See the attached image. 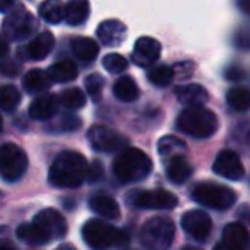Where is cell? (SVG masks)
Returning a JSON list of instances; mask_svg holds the SVG:
<instances>
[{
    "mask_svg": "<svg viewBox=\"0 0 250 250\" xmlns=\"http://www.w3.org/2000/svg\"><path fill=\"white\" fill-rule=\"evenodd\" d=\"M87 165V160L77 151H62L50 167V184L62 188L79 187L86 180Z\"/></svg>",
    "mask_w": 250,
    "mask_h": 250,
    "instance_id": "1",
    "label": "cell"
},
{
    "mask_svg": "<svg viewBox=\"0 0 250 250\" xmlns=\"http://www.w3.org/2000/svg\"><path fill=\"white\" fill-rule=\"evenodd\" d=\"M153 170L151 158L137 147H125L113 161V173L122 184L144 180Z\"/></svg>",
    "mask_w": 250,
    "mask_h": 250,
    "instance_id": "2",
    "label": "cell"
},
{
    "mask_svg": "<svg viewBox=\"0 0 250 250\" xmlns=\"http://www.w3.org/2000/svg\"><path fill=\"white\" fill-rule=\"evenodd\" d=\"M177 129L190 137L206 139L218 130V117L206 106H187L178 115Z\"/></svg>",
    "mask_w": 250,
    "mask_h": 250,
    "instance_id": "3",
    "label": "cell"
},
{
    "mask_svg": "<svg viewBox=\"0 0 250 250\" xmlns=\"http://www.w3.org/2000/svg\"><path fill=\"white\" fill-rule=\"evenodd\" d=\"M83 238L93 249H108L122 247L129 242V235L124 229H118L101 219H89L83 226Z\"/></svg>",
    "mask_w": 250,
    "mask_h": 250,
    "instance_id": "4",
    "label": "cell"
},
{
    "mask_svg": "<svg viewBox=\"0 0 250 250\" xmlns=\"http://www.w3.org/2000/svg\"><path fill=\"white\" fill-rule=\"evenodd\" d=\"M175 238V225L170 218L156 216L141 229V242L147 250H168Z\"/></svg>",
    "mask_w": 250,
    "mask_h": 250,
    "instance_id": "5",
    "label": "cell"
},
{
    "mask_svg": "<svg viewBox=\"0 0 250 250\" xmlns=\"http://www.w3.org/2000/svg\"><path fill=\"white\" fill-rule=\"evenodd\" d=\"M192 199L197 204H202L204 208L218 209L225 211L229 209L236 202V194L229 187L212 182H202L192 188Z\"/></svg>",
    "mask_w": 250,
    "mask_h": 250,
    "instance_id": "6",
    "label": "cell"
},
{
    "mask_svg": "<svg viewBox=\"0 0 250 250\" xmlns=\"http://www.w3.org/2000/svg\"><path fill=\"white\" fill-rule=\"evenodd\" d=\"M28 154L21 146L5 143L0 146V177L5 182H18L28 170Z\"/></svg>",
    "mask_w": 250,
    "mask_h": 250,
    "instance_id": "7",
    "label": "cell"
},
{
    "mask_svg": "<svg viewBox=\"0 0 250 250\" xmlns=\"http://www.w3.org/2000/svg\"><path fill=\"white\" fill-rule=\"evenodd\" d=\"M87 141H89V146L100 153H120L129 144V141L122 134L104 125H93L87 130Z\"/></svg>",
    "mask_w": 250,
    "mask_h": 250,
    "instance_id": "8",
    "label": "cell"
},
{
    "mask_svg": "<svg viewBox=\"0 0 250 250\" xmlns=\"http://www.w3.org/2000/svg\"><path fill=\"white\" fill-rule=\"evenodd\" d=\"M127 202L134 208L143 209H173L177 208L178 199L175 194L163 188L158 190H134L127 195Z\"/></svg>",
    "mask_w": 250,
    "mask_h": 250,
    "instance_id": "9",
    "label": "cell"
},
{
    "mask_svg": "<svg viewBox=\"0 0 250 250\" xmlns=\"http://www.w3.org/2000/svg\"><path fill=\"white\" fill-rule=\"evenodd\" d=\"M36 21L28 11L11 12L2 22V35L11 42H22L28 40L35 33Z\"/></svg>",
    "mask_w": 250,
    "mask_h": 250,
    "instance_id": "10",
    "label": "cell"
},
{
    "mask_svg": "<svg viewBox=\"0 0 250 250\" xmlns=\"http://www.w3.org/2000/svg\"><path fill=\"white\" fill-rule=\"evenodd\" d=\"M36 226L40 228V231L45 235V238L48 242L57 238H63L67 233V221L57 209H43L33 219Z\"/></svg>",
    "mask_w": 250,
    "mask_h": 250,
    "instance_id": "11",
    "label": "cell"
},
{
    "mask_svg": "<svg viewBox=\"0 0 250 250\" xmlns=\"http://www.w3.org/2000/svg\"><path fill=\"white\" fill-rule=\"evenodd\" d=\"M212 170L216 175L228 178V180H242L245 177V168H243L242 160L235 151L229 149L219 151L212 163Z\"/></svg>",
    "mask_w": 250,
    "mask_h": 250,
    "instance_id": "12",
    "label": "cell"
},
{
    "mask_svg": "<svg viewBox=\"0 0 250 250\" xmlns=\"http://www.w3.org/2000/svg\"><path fill=\"white\" fill-rule=\"evenodd\" d=\"M182 228L192 238L199 240V242H204L211 235L212 221L208 212L199 211V209H192V211H187L182 216Z\"/></svg>",
    "mask_w": 250,
    "mask_h": 250,
    "instance_id": "13",
    "label": "cell"
},
{
    "mask_svg": "<svg viewBox=\"0 0 250 250\" xmlns=\"http://www.w3.org/2000/svg\"><path fill=\"white\" fill-rule=\"evenodd\" d=\"M161 55V45L151 36H141L134 45L132 62L139 67H153Z\"/></svg>",
    "mask_w": 250,
    "mask_h": 250,
    "instance_id": "14",
    "label": "cell"
},
{
    "mask_svg": "<svg viewBox=\"0 0 250 250\" xmlns=\"http://www.w3.org/2000/svg\"><path fill=\"white\" fill-rule=\"evenodd\" d=\"M53 46H55L53 35L50 31H43L35 40H31L26 48L19 50V53L28 60H43L52 53Z\"/></svg>",
    "mask_w": 250,
    "mask_h": 250,
    "instance_id": "15",
    "label": "cell"
},
{
    "mask_svg": "<svg viewBox=\"0 0 250 250\" xmlns=\"http://www.w3.org/2000/svg\"><path fill=\"white\" fill-rule=\"evenodd\" d=\"M98 40L101 42V45L104 46H118L122 45V42L127 36V28L122 21L118 19H108L103 21L96 29Z\"/></svg>",
    "mask_w": 250,
    "mask_h": 250,
    "instance_id": "16",
    "label": "cell"
},
{
    "mask_svg": "<svg viewBox=\"0 0 250 250\" xmlns=\"http://www.w3.org/2000/svg\"><path fill=\"white\" fill-rule=\"evenodd\" d=\"M175 96L187 106H204L209 101V93L201 84H182L175 87Z\"/></svg>",
    "mask_w": 250,
    "mask_h": 250,
    "instance_id": "17",
    "label": "cell"
},
{
    "mask_svg": "<svg viewBox=\"0 0 250 250\" xmlns=\"http://www.w3.org/2000/svg\"><path fill=\"white\" fill-rule=\"evenodd\" d=\"M89 208L93 212L104 219H118L120 218V206L113 197L108 194H93L89 199Z\"/></svg>",
    "mask_w": 250,
    "mask_h": 250,
    "instance_id": "18",
    "label": "cell"
},
{
    "mask_svg": "<svg viewBox=\"0 0 250 250\" xmlns=\"http://www.w3.org/2000/svg\"><path fill=\"white\" fill-rule=\"evenodd\" d=\"M59 110V98L53 94H42L29 104V117L35 120H50Z\"/></svg>",
    "mask_w": 250,
    "mask_h": 250,
    "instance_id": "19",
    "label": "cell"
},
{
    "mask_svg": "<svg viewBox=\"0 0 250 250\" xmlns=\"http://www.w3.org/2000/svg\"><path fill=\"white\" fill-rule=\"evenodd\" d=\"M91 5L87 0H69L65 5L63 21L69 26H81L89 18Z\"/></svg>",
    "mask_w": 250,
    "mask_h": 250,
    "instance_id": "20",
    "label": "cell"
},
{
    "mask_svg": "<svg viewBox=\"0 0 250 250\" xmlns=\"http://www.w3.org/2000/svg\"><path fill=\"white\" fill-rule=\"evenodd\" d=\"M192 165L185 160L184 156H173L170 160V165L167 167V175L170 178V182L180 185L185 184L188 178L192 177Z\"/></svg>",
    "mask_w": 250,
    "mask_h": 250,
    "instance_id": "21",
    "label": "cell"
},
{
    "mask_svg": "<svg viewBox=\"0 0 250 250\" xmlns=\"http://www.w3.org/2000/svg\"><path fill=\"white\" fill-rule=\"evenodd\" d=\"M223 242L228 243V245L238 247V249L245 250L250 242V236H249L247 228L242 223H229V225H226L225 229H223Z\"/></svg>",
    "mask_w": 250,
    "mask_h": 250,
    "instance_id": "22",
    "label": "cell"
},
{
    "mask_svg": "<svg viewBox=\"0 0 250 250\" xmlns=\"http://www.w3.org/2000/svg\"><path fill=\"white\" fill-rule=\"evenodd\" d=\"M70 48H72L74 55L83 60V62H93L98 57V53H100V45L94 40L84 38V36L74 38L70 42Z\"/></svg>",
    "mask_w": 250,
    "mask_h": 250,
    "instance_id": "23",
    "label": "cell"
},
{
    "mask_svg": "<svg viewBox=\"0 0 250 250\" xmlns=\"http://www.w3.org/2000/svg\"><path fill=\"white\" fill-rule=\"evenodd\" d=\"M79 74L77 70V65L72 62V60H60V62L53 63L48 69V77L52 79V83H70L74 81Z\"/></svg>",
    "mask_w": 250,
    "mask_h": 250,
    "instance_id": "24",
    "label": "cell"
},
{
    "mask_svg": "<svg viewBox=\"0 0 250 250\" xmlns=\"http://www.w3.org/2000/svg\"><path fill=\"white\" fill-rule=\"evenodd\" d=\"M52 86V79L48 77V72L40 69H33L22 79V87H24L28 93L36 94V93H43L48 87Z\"/></svg>",
    "mask_w": 250,
    "mask_h": 250,
    "instance_id": "25",
    "label": "cell"
},
{
    "mask_svg": "<svg viewBox=\"0 0 250 250\" xmlns=\"http://www.w3.org/2000/svg\"><path fill=\"white\" fill-rule=\"evenodd\" d=\"M113 94L117 96V100L124 103H132L139 98V86L130 76L120 77L118 81H115Z\"/></svg>",
    "mask_w": 250,
    "mask_h": 250,
    "instance_id": "26",
    "label": "cell"
},
{
    "mask_svg": "<svg viewBox=\"0 0 250 250\" xmlns=\"http://www.w3.org/2000/svg\"><path fill=\"white\" fill-rule=\"evenodd\" d=\"M63 14H65V5L62 0H45L40 5V16L50 24H59L60 21H63Z\"/></svg>",
    "mask_w": 250,
    "mask_h": 250,
    "instance_id": "27",
    "label": "cell"
},
{
    "mask_svg": "<svg viewBox=\"0 0 250 250\" xmlns=\"http://www.w3.org/2000/svg\"><path fill=\"white\" fill-rule=\"evenodd\" d=\"M226 101L229 108L235 111H247L250 110V89L243 86H236L228 89L226 93Z\"/></svg>",
    "mask_w": 250,
    "mask_h": 250,
    "instance_id": "28",
    "label": "cell"
},
{
    "mask_svg": "<svg viewBox=\"0 0 250 250\" xmlns=\"http://www.w3.org/2000/svg\"><path fill=\"white\" fill-rule=\"evenodd\" d=\"M18 238L22 240V242L29 243V245H45L48 243V240L45 238L40 228L35 225V223H24L18 228Z\"/></svg>",
    "mask_w": 250,
    "mask_h": 250,
    "instance_id": "29",
    "label": "cell"
},
{
    "mask_svg": "<svg viewBox=\"0 0 250 250\" xmlns=\"http://www.w3.org/2000/svg\"><path fill=\"white\" fill-rule=\"evenodd\" d=\"M175 77V69L168 65H160V67H151L147 70V79H149L151 84L158 87H167L171 84Z\"/></svg>",
    "mask_w": 250,
    "mask_h": 250,
    "instance_id": "30",
    "label": "cell"
},
{
    "mask_svg": "<svg viewBox=\"0 0 250 250\" xmlns=\"http://www.w3.org/2000/svg\"><path fill=\"white\" fill-rule=\"evenodd\" d=\"M185 151V143L175 136H165L158 141V153L161 156H182Z\"/></svg>",
    "mask_w": 250,
    "mask_h": 250,
    "instance_id": "31",
    "label": "cell"
},
{
    "mask_svg": "<svg viewBox=\"0 0 250 250\" xmlns=\"http://www.w3.org/2000/svg\"><path fill=\"white\" fill-rule=\"evenodd\" d=\"M59 103L62 106L69 108V110H79V108H83L86 104V94L81 89H77V87H70V89H65L60 93Z\"/></svg>",
    "mask_w": 250,
    "mask_h": 250,
    "instance_id": "32",
    "label": "cell"
},
{
    "mask_svg": "<svg viewBox=\"0 0 250 250\" xmlns=\"http://www.w3.org/2000/svg\"><path fill=\"white\" fill-rule=\"evenodd\" d=\"M21 103V93L14 86H2L0 87V108L5 111H14Z\"/></svg>",
    "mask_w": 250,
    "mask_h": 250,
    "instance_id": "33",
    "label": "cell"
},
{
    "mask_svg": "<svg viewBox=\"0 0 250 250\" xmlns=\"http://www.w3.org/2000/svg\"><path fill=\"white\" fill-rule=\"evenodd\" d=\"M129 62L125 57H122L120 53H108L103 57V67L108 70L110 74H120L127 69Z\"/></svg>",
    "mask_w": 250,
    "mask_h": 250,
    "instance_id": "34",
    "label": "cell"
},
{
    "mask_svg": "<svg viewBox=\"0 0 250 250\" xmlns=\"http://www.w3.org/2000/svg\"><path fill=\"white\" fill-rule=\"evenodd\" d=\"M84 86H86V91L89 94V98L93 101H98L100 100V94L103 91V86H104V79L100 76V74H89L84 81Z\"/></svg>",
    "mask_w": 250,
    "mask_h": 250,
    "instance_id": "35",
    "label": "cell"
},
{
    "mask_svg": "<svg viewBox=\"0 0 250 250\" xmlns=\"http://www.w3.org/2000/svg\"><path fill=\"white\" fill-rule=\"evenodd\" d=\"M235 45L238 48L243 50H250V28H240L235 33Z\"/></svg>",
    "mask_w": 250,
    "mask_h": 250,
    "instance_id": "36",
    "label": "cell"
},
{
    "mask_svg": "<svg viewBox=\"0 0 250 250\" xmlns=\"http://www.w3.org/2000/svg\"><path fill=\"white\" fill-rule=\"evenodd\" d=\"M103 177V167H101V163L98 160H94L93 163L87 165V173H86V180L91 182V184H94V182H98L100 178Z\"/></svg>",
    "mask_w": 250,
    "mask_h": 250,
    "instance_id": "37",
    "label": "cell"
},
{
    "mask_svg": "<svg viewBox=\"0 0 250 250\" xmlns=\"http://www.w3.org/2000/svg\"><path fill=\"white\" fill-rule=\"evenodd\" d=\"M81 127V120L77 117H63L60 122V129L62 130H76Z\"/></svg>",
    "mask_w": 250,
    "mask_h": 250,
    "instance_id": "38",
    "label": "cell"
},
{
    "mask_svg": "<svg viewBox=\"0 0 250 250\" xmlns=\"http://www.w3.org/2000/svg\"><path fill=\"white\" fill-rule=\"evenodd\" d=\"M243 77V72L238 69V67H229L228 70H226V79L228 81H238V79H242Z\"/></svg>",
    "mask_w": 250,
    "mask_h": 250,
    "instance_id": "39",
    "label": "cell"
},
{
    "mask_svg": "<svg viewBox=\"0 0 250 250\" xmlns=\"http://www.w3.org/2000/svg\"><path fill=\"white\" fill-rule=\"evenodd\" d=\"M18 5L16 0H0V12H11Z\"/></svg>",
    "mask_w": 250,
    "mask_h": 250,
    "instance_id": "40",
    "label": "cell"
},
{
    "mask_svg": "<svg viewBox=\"0 0 250 250\" xmlns=\"http://www.w3.org/2000/svg\"><path fill=\"white\" fill-rule=\"evenodd\" d=\"M236 7L245 16H250V0H236Z\"/></svg>",
    "mask_w": 250,
    "mask_h": 250,
    "instance_id": "41",
    "label": "cell"
},
{
    "mask_svg": "<svg viewBox=\"0 0 250 250\" xmlns=\"http://www.w3.org/2000/svg\"><path fill=\"white\" fill-rule=\"evenodd\" d=\"M214 250H242V249H238V247H233V245H228V243L221 242V243H218V245L214 247Z\"/></svg>",
    "mask_w": 250,
    "mask_h": 250,
    "instance_id": "42",
    "label": "cell"
},
{
    "mask_svg": "<svg viewBox=\"0 0 250 250\" xmlns=\"http://www.w3.org/2000/svg\"><path fill=\"white\" fill-rule=\"evenodd\" d=\"M7 52H9L7 43H5L4 40H0V57H5L7 55Z\"/></svg>",
    "mask_w": 250,
    "mask_h": 250,
    "instance_id": "43",
    "label": "cell"
},
{
    "mask_svg": "<svg viewBox=\"0 0 250 250\" xmlns=\"http://www.w3.org/2000/svg\"><path fill=\"white\" fill-rule=\"evenodd\" d=\"M0 250H18V249L12 247L11 243H2V245H0Z\"/></svg>",
    "mask_w": 250,
    "mask_h": 250,
    "instance_id": "44",
    "label": "cell"
},
{
    "mask_svg": "<svg viewBox=\"0 0 250 250\" xmlns=\"http://www.w3.org/2000/svg\"><path fill=\"white\" fill-rule=\"evenodd\" d=\"M182 250H202V249H197V247H192V245H187V247H184Z\"/></svg>",
    "mask_w": 250,
    "mask_h": 250,
    "instance_id": "45",
    "label": "cell"
},
{
    "mask_svg": "<svg viewBox=\"0 0 250 250\" xmlns=\"http://www.w3.org/2000/svg\"><path fill=\"white\" fill-rule=\"evenodd\" d=\"M2 127H4V120H2V115H0V130H2Z\"/></svg>",
    "mask_w": 250,
    "mask_h": 250,
    "instance_id": "46",
    "label": "cell"
},
{
    "mask_svg": "<svg viewBox=\"0 0 250 250\" xmlns=\"http://www.w3.org/2000/svg\"><path fill=\"white\" fill-rule=\"evenodd\" d=\"M2 201H4V194L0 192V206H2Z\"/></svg>",
    "mask_w": 250,
    "mask_h": 250,
    "instance_id": "47",
    "label": "cell"
}]
</instances>
